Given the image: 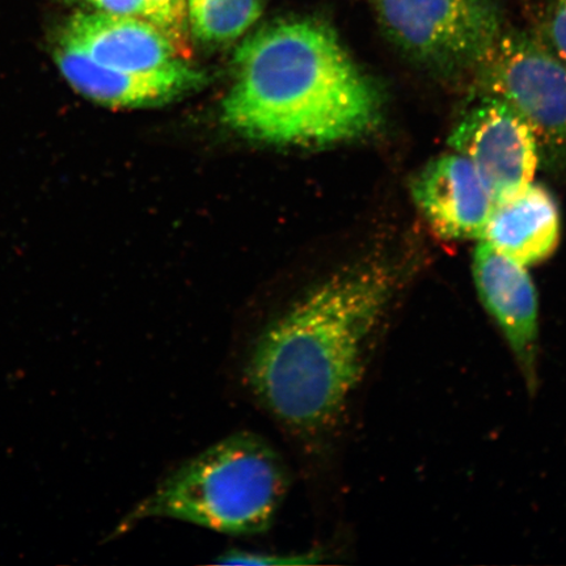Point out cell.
I'll use <instances>...</instances> for the list:
<instances>
[{
	"label": "cell",
	"instance_id": "obj_1",
	"mask_svg": "<svg viewBox=\"0 0 566 566\" xmlns=\"http://www.w3.org/2000/svg\"><path fill=\"white\" fill-rule=\"evenodd\" d=\"M391 294L385 269L360 265L318 283L253 339L244 380L254 399L303 440L342 419Z\"/></svg>",
	"mask_w": 566,
	"mask_h": 566
},
{
	"label": "cell",
	"instance_id": "obj_2",
	"mask_svg": "<svg viewBox=\"0 0 566 566\" xmlns=\"http://www.w3.org/2000/svg\"><path fill=\"white\" fill-rule=\"evenodd\" d=\"M222 122L271 145L328 146L377 126V88L328 25L281 21L248 38L233 59Z\"/></svg>",
	"mask_w": 566,
	"mask_h": 566
},
{
	"label": "cell",
	"instance_id": "obj_3",
	"mask_svg": "<svg viewBox=\"0 0 566 566\" xmlns=\"http://www.w3.org/2000/svg\"><path fill=\"white\" fill-rule=\"evenodd\" d=\"M290 481L287 465L271 443L239 431L168 473L126 514L116 533L148 520H175L231 536L264 534Z\"/></svg>",
	"mask_w": 566,
	"mask_h": 566
},
{
	"label": "cell",
	"instance_id": "obj_4",
	"mask_svg": "<svg viewBox=\"0 0 566 566\" xmlns=\"http://www.w3.org/2000/svg\"><path fill=\"white\" fill-rule=\"evenodd\" d=\"M388 40L443 75L476 70L502 30L494 0H371Z\"/></svg>",
	"mask_w": 566,
	"mask_h": 566
},
{
	"label": "cell",
	"instance_id": "obj_5",
	"mask_svg": "<svg viewBox=\"0 0 566 566\" xmlns=\"http://www.w3.org/2000/svg\"><path fill=\"white\" fill-rule=\"evenodd\" d=\"M484 96L499 98L530 127L539 155L566 160V65L525 32H502L476 67Z\"/></svg>",
	"mask_w": 566,
	"mask_h": 566
},
{
	"label": "cell",
	"instance_id": "obj_6",
	"mask_svg": "<svg viewBox=\"0 0 566 566\" xmlns=\"http://www.w3.org/2000/svg\"><path fill=\"white\" fill-rule=\"evenodd\" d=\"M449 144L472 163L495 203L526 189L539 165L530 127L499 98L483 96L452 130Z\"/></svg>",
	"mask_w": 566,
	"mask_h": 566
},
{
	"label": "cell",
	"instance_id": "obj_7",
	"mask_svg": "<svg viewBox=\"0 0 566 566\" xmlns=\"http://www.w3.org/2000/svg\"><path fill=\"white\" fill-rule=\"evenodd\" d=\"M54 60L77 94L111 108H150L179 101L207 83L202 71L187 61L154 73H127L97 65L77 49L59 41Z\"/></svg>",
	"mask_w": 566,
	"mask_h": 566
},
{
	"label": "cell",
	"instance_id": "obj_8",
	"mask_svg": "<svg viewBox=\"0 0 566 566\" xmlns=\"http://www.w3.org/2000/svg\"><path fill=\"white\" fill-rule=\"evenodd\" d=\"M417 207L442 239H483L494 209L493 196L463 155L431 160L412 184Z\"/></svg>",
	"mask_w": 566,
	"mask_h": 566
},
{
	"label": "cell",
	"instance_id": "obj_9",
	"mask_svg": "<svg viewBox=\"0 0 566 566\" xmlns=\"http://www.w3.org/2000/svg\"><path fill=\"white\" fill-rule=\"evenodd\" d=\"M473 279L481 302L497 323L531 384L539 338V306L526 266L481 239L473 253Z\"/></svg>",
	"mask_w": 566,
	"mask_h": 566
},
{
	"label": "cell",
	"instance_id": "obj_10",
	"mask_svg": "<svg viewBox=\"0 0 566 566\" xmlns=\"http://www.w3.org/2000/svg\"><path fill=\"white\" fill-rule=\"evenodd\" d=\"M60 41L106 69L154 73L186 61L150 21L113 13H81L70 21Z\"/></svg>",
	"mask_w": 566,
	"mask_h": 566
},
{
	"label": "cell",
	"instance_id": "obj_11",
	"mask_svg": "<svg viewBox=\"0 0 566 566\" xmlns=\"http://www.w3.org/2000/svg\"><path fill=\"white\" fill-rule=\"evenodd\" d=\"M484 240L523 266L548 259L560 239V211L546 188L530 184L511 200L495 203Z\"/></svg>",
	"mask_w": 566,
	"mask_h": 566
},
{
	"label": "cell",
	"instance_id": "obj_12",
	"mask_svg": "<svg viewBox=\"0 0 566 566\" xmlns=\"http://www.w3.org/2000/svg\"><path fill=\"white\" fill-rule=\"evenodd\" d=\"M190 31L198 40L222 44L237 40L256 23L260 0H187Z\"/></svg>",
	"mask_w": 566,
	"mask_h": 566
},
{
	"label": "cell",
	"instance_id": "obj_13",
	"mask_svg": "<svg viewBox=\"0 0 566 566\" xmlns=\"http://www.w3.org/2000/svg\"><path fill=\"white\" fill-rule=\"evenodd\" d=\"M142 18L150 21L159 31L165 33L182 59H189L187 0H144V15Z\"/></svg>",
	"mask_w": 566,
	"mask_h": 566
},
{
	"label": "cell",
	"instance_id": "obj_14",
	"mask_svg": "<svg viewBox=\"0 0 566 566\" xmlns=\"http://www.w3.org/2000/svg\"><path fill=\"white\" fill-rule=\"evenodd\" d=\"M322 552L308 551L303 554H261V552H247L229 549L218 557V564L228 565H313L321 563Z\"/></svg>",
	"mask_w": 566,
	"mask_h": 566
},
{
	"label": "cell",
	"instance_id": "obj_15",
	"mask_svg": "<svg viewBox=\"0 0 566 566\" xmlns=\"http://www.w3.org/2000/svg\"><path fill=\"white\" fill-rule=\"evenodd\" d=\"M547 31L546 46L566 65V0H554Z\"/></svg>",
	"mask_w": 566,
	"mask_h": 566
},
{
	"label": "cell",
	"instance_id": "obj_16",
	"mask_svg": "<svg viewBox=\"0 0 566 566\" xmlns=\"http://www.w3.org/2000/svg\"><path fill=\"white\" fill-rule=\"evenodd\" d=\"M86 2L98 11L113 13V15H144V0H86Z\"/></svg>",
	"mask_w": 566,
	"mask_h": 566
}]
</instances>
